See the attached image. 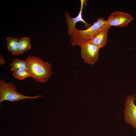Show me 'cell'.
I'll return each instance as SVG.
<instances>
[{"label":"cell","instance_id":"cell-4","mask_svg":"<svg viewBox=\"0 0 136 136\" xmlns=\"http://www.w3.org/2000/svg\"><path fill=\"white\" fill-rule=\"evenodd\" d=\"M80 47L81 56L84 61L87 64H94L98 59L100 48L88 42L84 43Z\"/></svg>","mask_w":136,"mask_h":136},{"label":"cell","instance_id":"cell-5","mask_svg":"<svg viewBox=\"0 0 136 136\" xmlns=\"http://www.w3.org/2000/svg\"><path fill=\"white\" fill-rule=\"evenodd\" d=\"M136 95L128 96L125 102L124 112L125 121L136 129V105L134 104Z\"/></svg>","mask_w":136,"mask_h":136},{"label":"cell","instance_id":"cell-2","mask_svg":"<svg viewBox=\"0 0 136 136\" xmlns=\"http://www.w3.org/2000/svg\"><path fill=\"white\" fill-rule=\"evenodd\" d=\"M25 60L30 77L36 81L42 83H45L48 80L52 74L50 63L33 56L27 57Z\"/></svg>","mask_w":136,"mask_h":136},{"label":"cell","instance_id":"cell-9","mask_svg":"<svg viewBox=\"0 0 136 136\" xmlns=\"http://www.w3.org/2000/svg\"><path fill=\"white\" fill-rule=\"evenodd\" d=\"M19 39L10 37L7 39L8 50L13 55H18V42Z\"/></svg>","mask_w":136,"mask_h":136},{"label":"cell","instance_id":"cell-11","mask_svg":"<svg viewBox=\"0 0 136 136\" xmlns=\"http://www.w3.org/2000/svg\"><path fill=\"white\" fill-rule=\"evenodd\" d=\"M10 65L11 70L13 71L16 69H24L27 70L25 60L18 59H14L12 61Z\"/></svg>","mask_w":136,"mask_h":136},{"label":"cell","instance_id":"cell-3","mask_svg":"<svg viewBox=\"0 0 136 136\" xmlns=\"http://www.w3.org/2000/svg\"><path fill=\"white\" fill-rule=\"evenodd\" d=\"M43 96L41 94L34 96H28L19 93L13 83H9L0 80V105L2 102L8 100L13 102L26 99H33Z\"/></svg>","mask_w":136,"mask_h":136},{"label":"cell","instance_id":"cell-12","mask_svg":"<svg viewBox=\"0 0 136 136\" xmlns=\"http://www.w3.org/2000/svg\"><path fill=\"white\" fill-rule=\"evenodd\" d=\"M13 71V76L20 80L24 79L28 77H30L29 73L27 70L24 69H16Z\"/></svg>","mask_w":136,"mask_h":136},{"label":"cell","instance_id":"cell-7","mask_svg":"<svg viewBox=\"0 0 136 136\" xmlns=\"http://www.w3.org/2000/svg\"><path fill=\"white\" fill-rule=\"evenodd\" d=\"M80 2V9L79 14L77 17L74 18H72L70 16L68 12H65L64 13V16L66 18V22L68 27L67 33L69 36L76 28L75 27V24L78 22L81 21L83 22L87 29L91 26L88 24L82 17V14L83 6L86 3V1L81 0Z\"/></svg>","mask_w":136,"mask_h":136},{"label":"cell","instance_id":"cell-13","mask_svg":"<svg viewBox=\"0 0 136 136\" xmlns=\"http://www.w3.org/2000/svg\"><path fill=\"white\" fill-rule=\"evenodd\" d=\"M6 62L5 59L1 55L0 56V64L2 65L4 64Z\"/></svg>","mask_w":136,"mask_h":136},{"label":"cell","instance_id":"cell-10","mask_svg":"<svg viewBox=\"0 0 136 136\" xmlns=\"http://www.w3.org/2000/svg\"><path fill=\"white\" fill-rule=\"evenodd\" d=\"M31 46L30 40L27 37H23L18 40V52L19 54H22L25 51L29 50Z\"/></svg>","mask_w":136,"mask_h":136},{"label":"cell","instance_id":"cell-8","mask_svg":"<svg viewBox=\"0 0 136 136\" xmlns=\"http://www.w3.org/2000/svg\"><path fill=\"white\" fill-rule=\"evenodd\" d=\"M109 28L103 30L97 33L88 42L95 45L100 49L106 44Z\"/></svg>","mask_w":136,"mask_h":136},{"label":"cell","instance_id":"cell-6","mask_svg":"<svg viewBox=\"0 0 136 136\" xmlns=\"http://www.w3.org/2000/svg\"><path fill=\"white\" fill-rule=\"evenodd\" d=\"M133 18L131 15L123 12L115 11L109 16L107 20L108 26L123 27L126 26Z\"/></svg>","mask_w":136,"mask_h":136},{"label":"cell","instance_id":"cell-1","mask_svg":"<svg viewBox=\"0 0 136 136\" xmlns=\"http://www.w3.org/2000/svg\"><path fill=\"white\" fill-rule=\"evenodd\" d=\"M110 27L108 25L107 20L102 18H99L92 25L86 30H79L76 28L70 36V42L73 46L80 47L100 31Z\"/></svg>","mask_w":136,"mask_h":136}]
</instances>
